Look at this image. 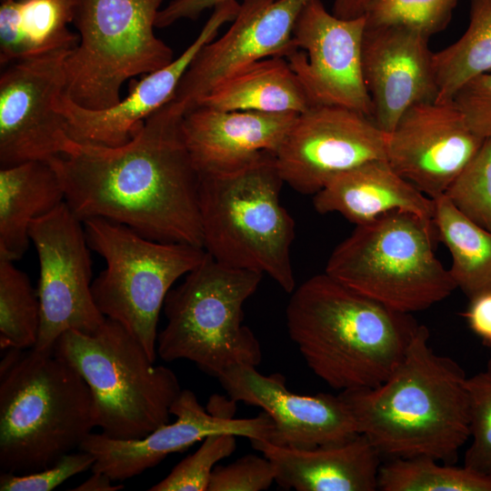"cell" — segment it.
<instances>
[{
    "instance_id": "obj_1",
    "label": "cell",
    "mask_w": 491,
    "mask_h": 491,
    "mask_svg": "<svg viewBox=\"0 0 491 491\" xmlns=\"http://www.w3.org/2000/svg\"><path fill=\"white\" fill-rule=\"evenodd\" d=\"M183 115L170 101L121 145L73 140L49 159L74 215L82 222L118 223L155 241L203 247L199 174L184 139Z\"/></svg>"
},
{
    "instance_id": "obj_2",
    "label": "cell",
    "mask_w": 491,
    "mask_h": 491,
    "mask_svg": "<svg viewBox=\"0 0 491 491\" xmlns=\"http://www.w3.org/2000/svg\"><path fill=\"white\" fill-rule=\"evenodd\" d=\"M419 325L394 372L376 387L339 394L364 435L387 459L429 456L453 464L470 437L467 376L429 346Z\"/></svg>"
},
{
    "instance_id": "obj_3",
    "label": "cell",
    "mask_w": 491,
    "mask_h": 491,
    "mask_svg": "<svg viewBox=\"0 0 491 491\" xmlns=\"http://www.w3.org/2000/svg\"><path fill=\"white\" fill-rule=\"evenodd\" d=\"M290 338L309 368L337 390L376 387L402 361L419 325L326 272L295 288L286 306Z\"/></svg>"
},
{
    "instance_id": "obj_4",
    "label": "cell",
    "mask_w": 491,
    "mask_h": 491,
    "mask_svg": "<svg viewBox=\"0 0 491 491\" xmlns=\"http://www.w3.org/2000/svg\"><path fill=\"white\" fill-rule=\"evenodd\" d=\"M91 389L54 353L10 348L0 364V467L28 474L79 449L96 427Z\"/></svg>"
},
{
    "instance_id": "obj_5",
    "label": "cell",
    "mask_w": 491,
    "mask_h": 491,
    "mask_svg": "<svg viewBox=\"0 0 491 491\" xmlns=\"http://www.w3.org/2000/svg\"><path fill=\"white\" fill-rule=\"evenodd\" d=\"M198 174L204 249L222 264L267 275L292 293L296 223L280 202L284 181L275 155Z\"/></svg>"
},
{
    "instance_id": "obj_6",
    "label": "cell",
    "mask_w": 491,
    "mask_h": 491,
    "mask_svg": "<svg viewBox=\"0 0 491 491\" xmlns=\"http://www.w3.org/2000/svg\"><path fill=\"white\" fill-rule=\"evenodd\" d=\"M433 220L393 211L356 225L332 252L325 272L396 311L413 314L456 289L449 269L435 255Z\"/></svg>"
},
{
    "instance_id": "obj_7",
    "label": "cell",
    "mask_w": 491,
    "mask_h": 491,
    "mask_svg": "<svg viewBox=\"0 0 491 491\" xmlns=\"http://www.w3.org/2000/svg\"><path fill=\"white\" fill-rule=\"evenodd\" d=\"M54 354L88 385L104 435L141 438L169 423L170 408L182 391L177 376L154 365L141 343L118 322L105 317L91 334L68 330L57 339Z\"/></svg>"
},
{
    "instance_id": "obj_8",
    "label": "cell",
    "mask_w": 491,
    "mask_h": 491,
    "mask_svg": "<svg viewBox=\"0 0 491 491\" xmlns=\"http://www.w3.org/2000/svg\"><path fill=\"white\" fill-rule=\"evenodd\" d=\"M263 276L222 264L206 252L165 299L167 323L157 336V356L166 362L189 360L216 378L235 366L256 367L261 346L242 324L243 306Z\"/></svg>"
},
{
    "instance_id": "obj_9",
    "label": "cell",
    "mask_w": 491,
    "mask_h": 491,
    "mask_svg": "<svg viewBox=\"0 0 491 491\" xmlns=\"http://www.w3.org/2000/svg\"><path fill=\"white\" fill-rule=\"evenodd\" d=\"M163 0H76L78 45L68 54L65 95L92 110L121 101L124 83L172 62L174 52L155 35Z\"/></svg>"
},
{
    "instance_id": "obj_10",
    "label": "cell",
    "mask_w": 491,
    "mask_h": 491,
    "mask_svg": "<svg viewBox=\"0 0 491 491\" xmlns=\"http://www.w3.org/2000/svg\"><path fill=\"white\" fill-rule=\"evenodd\" d=\"M90 249L106 267L92 282L100 312L121 324L155 361L159 314L172 285L205 258L204 247L164 243L104 218L83 222Z\"/></svg>"
},
{
    "instance_id": "obj_11",
    "label": "cell",
    "mask_w": 491,
    "mask_h": 491,
    "mask_svg": "<svg viewBox=\"0 0 491 491\" xmlns=\"http://www.w3.org/2000/svg\"><path fill=\"white\" fill-rule=\"evenodd\" d=\"M39 260L41 307L34 349L52 354L62 334L95 332L105 320L92 294V261L84 223L64 201L35 219L29 229Z\"/></svg>"
},
{
    "instance_id": "obj_12",
    "label": "cell",
    "mask_w": 491,
    "mask_h": 491,
    "mask_svg": "<svg viewBox=\"0 0 491 491\" xmlns=\"http://www.w3.org/2000/svg\"><path fill=\"white\" fill-rule=\"evenodd\" d=\"M59 49L15 61L0 76V165L49 160L73 139L58 109L65 94V59Z\"/></svg>"
},
{
    "instance_id": "obj_13",
    "label": "cell",
    "mask_w": 491,
    "mask_h": 491,
    "mask_svg": "<svg viewBox=\"0 0 491 491\" xmlns=\"http://www.w3.org/2000/svg\"><path fill=\"white\" fill-rule=\"evenodd\" d=\"M386 132L361 112L312 105L299 114L275 155L284 183L315 195L336 175L386 159Z\"/></svg>"
},
{
    "instance_id": "obj_14",
    "label": "cell",
    "mask_w": 491,
    "mask_h": 491,
    "mask_svg": "<svg viewBox=\"0 0 491 491\" xmlns=\"http://www.w3.org/2000/svg\"><path fill=\"white\" fill-rule=\"evenodd\" d=\"M366 16L342 19L321 0H308L293 28L294 49L285 57L312 105H336L372 117L362 72Z\"/></svg>"
},
{
    "instance_id": "obj_15",
    "label": "cell",
    "mask_w": 491,
    "mask_h": 491,
    "mask_svg": "<svg viewBox=\"0 0 491 491\" xmlns=\"http://www.w3.org/2000/svg\"><path fill=\"white\" fill-rule=\"evenodd\" d=\"M484 140L453 99L425 101L409 107L386 133V160L435 199L446 193Z\"/></svg>"
},
{
    "instance_id": "obj_16",
    "label": "cell",
    "mask_w": 491,
    "mask_h": 491,
    "mask_svg": "<svg viewBox=\"0 0 491 491\" xmlns=\"http://www.w3.org/2000/svg\"><path fill=\"white\" fill-rule=\"evenodd\" d=\"M308 0H243L231 26L197 53L171 102L183 113L217 85L264 58L286 57L293 49V28Z\"/></svg>"
},
{
    "instance_id": "obj_17",
    "label": "cell",
    "mask_w": 491,
    "mask_h": 491,
    "mask_svg": "<svg viewBox=\"0 0 491 491\" xmlns=\"http://www.w3.org/2000/svg\"><path fill=\"white\" fill-rule=\"evenodd\" d=\"M175 416L148 435L135 439H116L103 433H90L79 450L90 453L95 463L92 472L107 475L114 482L138 476L164 460L168 455L183 452L214 434H232L252 439L269 440L274 429L271 417L262 412L250 418L208 412L194 392L182 390L170 408Z\"/></svg>"
},
{
    "instance_id": "obj_18",
    "label": "cell",
    "mask_w": 491,
    "mask_h": 491,
    "mask_svg": "<svg viewBox=\"0 0 491 491\" xmlns=\"http://www.w3.org/2000/svg\"><path fill=\"white\" fill-rule=\"evenodd\" d=\"M218 380L232 400L261 407L271 417L269 441L275 445L308 449L345 443L359 434L339 395H298L286 388L282 375L264 376L252 366H233Z\"/></svg>"
},
{
    "instance_id": "obj_19",
    "label": "cell",
    "mask_w": 491,
    "mask_h": 491,
    "mask_svg": "<svg viewBox=\"0 0 491 491\" xmlns=\"http://www.w3.org/2000/svg\"><path fill=\"white\" fill-rule=\"evenodd\" d=\"M240 4L228 0L215 7L198 35L186 49L164 67L130 85L128 95L115 106L92 110L81 107L65 94L58 109L66 119L68 133L76 142L108 146L128 142L145 120L175 94L177 86L201 48L214 40L220 28L236 16Z\"/></svg>"
},
{
    "instance_id": "obj_20",
    "label": "cell",
    "mask_w": 491,
    "mask_h": 491,
    "mask_svg": "<svg viewBox=\"0 0 491 491\" xmlns=\"http://www.w3.org/2000/svg\"><path fill=\"white\" fill-rule=\"evenodd\" d=\"M429 39L406 27L366 25L363 77L372 118L386 133L409 107L437 97Z\"/></svg>"
},
{
    "instance_id": "obj_21",
    "label": "cell",
    "mask_w": 491,
    "mask_h": 491,
    "mask_svg": "<svg viewBox=\"0 0 491 491\" xmlns=\"http://www.w3.org/2000/svg\"><path fill=\"white\" fill-rule=\"evenodd\" d=\"M297 115L196 105L184 114L182 132L197 172H218L276 155Z\"/></svg>"
},
{
    "instance_id": "obj_22",
    "label": "cell",
    "mask_w": 491,
    "mask_h": 491,
    "mask_svg": "<svg viewBox=\"0 0 491 491\" xmlns=\"http://www.w3.org/2000/svg\"><path fill=\"white\" fill-rule=\"evenodd\" d=\"M252 446L271 462L275 481L296 491L378 490L381 455L358 434L351 440L301 449L281 446L269 440L252 439Z\"/></svg>"
},
{
    "instance_id": "obj_23",
    "label": "cell",
    "mask_w": 491,
    "mask_h": 491,
    "mask_svg": "<svg viewBox=\"0 0 491 491\" xmlns=\"http://www.w3.org/2000/svg\"><path fill=\"white\" fill-rule=\"evenodd\" d=\"M315 209L338 213L356 225L393 211L433 220L434 199L398 175L386 159L372 160L342 172L314 195Z\"/></svg>"
},
{
    "instance_id": "obj_24",
    "label": "cell",
    "mask_w": 491,
    "mask_h": 491,
    "mask_svg": "<svg viewBox=\"0 0 491 491\" xmlns=\"http://www.w3.org/2000/svg\"><path fill=\"white\" fill-rule=\"evenodd\" d=\"M64 201L62 183L48 160L1 167L0 256L19 259L31 240V223Z\"/></svg>"
},
{
    "instance_id": "obj_25",
    "label": "cell",
    "mask_w": 491,
    "mask_h": 491,
    "mask_svg": "<svg viewBox=\"0 0 491 491\" xmlns=\"http://www.w3.org/2000/svg\"><path fill=\"white\" fill-rule=\"evenodd\" d=\"M196 105L299 115L311 104L287 60L274 56L256 61L225 79Z\"/></svg>"
},
{
    "instance_id": "obj_26",
    "label": "cell",
    "mask_w": 491,
    "mask_h": 491,
    "mask_svg": "<svg viewBox=\"0 0 491 491\" xmlns=\"http://www.w3.org/2000/svg\"><path fill=\"white\" fill-rule=\"evenodd\" d=\"M438 239L452 256L451 276L469 299L491 290V232L464 215L444 194L434 199Z\"/></svg>"
},
{
    "instance_id": "obj_27",
    "label": "cell",
    "mask_w": 491,
    "mask_h": 491,
    "mask_svg": "<svg viewBox=\"0 0 491 491\" xmlns=\"http://www.w3.org/2000/svg\"><path fill=\"white\" fill-rule=\"evenodd\" d=\"M433 63L438 100L453 99L467 82L491 73V0H470L466 30L434 53Z\"/></svg>"
},
{
    "instance_id": "obj_28",
    "label": "cell",
    "mask_w": 491,
    "mask_h": 491,
    "mask_svg": "<svg viewBox=\"0 0 491 491\" xmlns=\"http://www.w3.org/2000/svg\"><path fill=\"white\" fill-rule=\"evenodd\" d=\"M438 462L429 456L387 459L379 469L378 490L491 491V476Z\"/></svg>"
},
{
    "instance_id": "obj_29",
    "label": "cell",
    "mask_w": 491,
    "mask_h": 491,
    "mask_svg": "<svg viewBox=\"0 0 491 491\" xmlns=\"http://www.w3.org/2000/svg\"><path fill=\"white\" fill-rule=\"evenodd\" d=\"M41 307L25 273L0 256L1 349L33 348L38 339Z\"/></svg>"
},
{
    "instance_id": "obj_30",
    "label": "cell",
    "mask_w": 491,
    "mask_h": 491,
    "mask_svg": "<svg viewBox=\"0 0 491 491\" xmlns=\"http://www.w3.org/2000/svg\"><path fill=\"white\" fill-rule=\"evenodd\" d=\"M17 2L22 59L78 45L79 35L67 28L75 19L76 0Z\"/></svg>"
},
{
    "instance_id": "obj_31",
    "label": "cell",
    "mask_w": 491,
    "mask_h": 491,
    "mask_svg": "<svg viewBox=\"0 0 491 491\" xmlns=\"http://www.w3.org/2000/svg\"><path fill=\"white\" fill-rule=\"evenodd\" d=\"M459 0H373L366 14V26H402L427 37L449 24Z\"/></svg>"
},
{
    "instance_id": "obj_32",
    "label": "cell",
    "mask_w": 491,
    "mask_h": 491,
    "mask_svg": "<svg viewBox=\"0 0 491 491\" xmlns=\"http://www.w3.org/2000/svg\"><path fill=\"white\" fill-rule=\"evenodd\" d=\"M445 195L464 215L491 232V137L485 138Z\"/></svg>"
},
{
    "instance_id": "obj_33",
    "label": "cell",
    "mask_w": 491,
    "mask_h": 491,
    "mask_svg": "<svg viewBox=\"0 0 491 491\" xmlns=\"http://www.w3.org/2000/svg\"><path fill=\"white\" fill-rule=\"evenodd\" d=\"M232 434L206 436L200 447L177 464L173 470L149 491H207L215 464L232 455L236 447Z\"/></svg>"
},
{
    "instance_id": "obj_34",
    "label": "cell",
    "mask_w": 491,
    "mask_h": 491,
    "mask_svg": "<svg viewBox=\"0 0 491 491\" xmlns=\"http://www.w3.org/2000/svg\"><path fill=\"white\" fill-rule=\"evenodd\" d=\"M469 429L472 438L464 466L491 476V358L485 368L467 377Z\"/></svg>"
},
{
    "instance_id": "obj_35",
    "label": "cell",
    "mask_w": 491,
    "mask_h": 491,
    "mask_svg": "<svg viewBox=\"0 0 491 491\" xmlns=\"http://www.w3.org/2000/svg\"><path fill=\"white\" fill-rule=\"evenodd\" d=\"M94 456L85 451L71 452L53 465L28 474L2 472L1 491H50L68 478L92 469Z\"/></svg>"
},
{
    "instance_id": "obj_36",
    "label": "cell",
    "mask_w": 491,
    "mask_h": 491,
    "mask_svg": "<svg viewBox=\"0 0 491 491\" xmlns=\"http://www.w3.org/2000/svg\"><path fill=\"white\" fill-rule=\"evenodd\" d=\"M274 481V467L265 456L246 455L227 466H215L207 491H262Z\"/></svg>"
},
{
    "instance_id": "obj_37",
    "label": "cell",
    "mask_w": 491,
    "mask_h": 491,
    "mask_svg": "<svg viewBox=\"0 0 491 491\" xmlns=\"http://www.w3.org/2000/svg\"><path fill=\"white\" fill-rule=\"evenodd\" d=\"M453 100L476 135L491 137V73L467 82Z\"/></svg>"
},
{
    "instance_id": "obj_38",
    "label": "cell",
    "mask_w": 491,
    "mask_h": 491,
    "mask_svg": "<svg viewBox=\"0 0 491 491\" xmlns=\"http://www.w3.org/2000/svg\"><path fill=\"white\" fill-rule=\"evenodd\" d=\"M228 0H172L160 9L155 27L165 28L182 19H196L206 9L215 7Z\"/></svg>"
},
{
    "instance_id": "obj_39",
    "label": "cell",
    "mask_w": 491,
    "mask_h": 491,
    "mask_svg": "<svg viewBox=\"0 0 491 491\" xmlns=\"http://www.w3.org/2000/svg\"><path fill=\"white\" fill-rule=\"evenodd\" d=\"M465 317L470 329L491 347V290L470 298Z\"/></svg>"
},
{
    "instance_id": "obj_40",
    "label": "cell",
    "mask_w": 491,
    "mask_h": 491,
    "mask_svg": "<svg viewBox=\"0 0 491 491\" xmlns=\"http://www.w3.org/2000/svg\"><path fill=\"white\" fill-rule=\"evenodd\" d=\"M373 0H335L333 15L342 19L365 16Z\"/></svg>"
},
{
    "instance_id": "obj_41",
    "label": "cell",
    "mask_w": 491,
    "mask_h": 491,
    "mask_svg": "<svg viewBox=\"0 0 491 491\" xmlns=\"http://www.w3.org/2000/svg\"><path fill=\"white\" fill-rule=\"evenodd\" d=\"M92 476L79 486L72 488L73 491H116L123 489L124 485L112 484L114 482L107 475L101 472H92Z\"/></svg>"
}]
</instances>
